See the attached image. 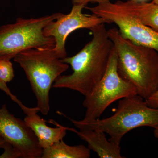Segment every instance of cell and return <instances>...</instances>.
Here are the masks:
<instances>
[{"label":"cell","mask_w":158,"mask_h":158,"mask_svg":"<svg viewBox=\"0 0 158 158\" xmlns=\"http://www.w3.org/2000/svg\"><path fill=\"white\" fill-rule=\"evenodd\" d=\"M105 24L98 25L90 29L92 39L77 53L62 59L70 65L73 72L59 77L53 88H67L85 96L102 78L113 48Z\"/></svg>","instance_id":"obj_1"},{"label":"cell","mask_w":158,"mask_h":158,"mask_svg":"<svg viewBox=\"0 0 158 158\" xmlns=\"http://www.w3.org/2000/svg\"><path fill=\"white\" fill-rule=\"evenodd\" d=\"M117 58L118 73L144 100L158 90V52L125 39L118 29L108 30Z\"/></svg>","instance_id":"obj_2"},{"label":"cell","mask_w":158,"mask_h":158,"mask_svg":"<svg viewBox=\"0 0 158 158\" xmlns=\"http://www.w3.org/2000/svg\"><path fill=\"white\" fill-rule=\"evenodd\" d=\"M144 99L138 94L121 99L115 113L108 118L88 122L69 118L79 130L102 131L110 135V141L120 145L123 136L134 129L158 127V108L149 107Z\"/></svg>","instance_id":"obj_3"},{"label":"cell","mask_w":158,"mask_h":158,"mask_svg":"<svg viewBox=\"0 0 158 158\" xmlns=\"http://www.w3.org/2000/svg\"><path fill=\"white\" fill-rule=\"evenodd\" d=\"M53 48L31 49L14 58L27 78L37 101V108L43 115L50 110V91L57 79L69 67L55 54Z\"/></svg>","instance_id":"obj_4"},{"label":"cell","mask_w":158,"mask_h":158,"mask_svg":"<svg viewBox=\"0 0 158 158\" xmlns=\"http://www.w3.org/2000/svg\"><path fill=\"white\" fill-rule=\"evenodd\" d=\"M62 14L56 12L38 18H18L13 23L0 27V60H11L31 49L53 48L55 40L44 35V29Z\"/></svg>","instance_id":"obj_5"},{"label":"cell","mask_w":158,"mask_h":158,"mask_svg":"<svg viewBox=\"0 0 158 158\" xmlns=\"http://www.w3.org/2000/svg\"><path fill=\"white\" fill-rule=\"evenodd\" d=\"M135 94H138L135 87L118 73L117 55L113 46L104 75L85 96L83 105L86 113L81 120L88 122L96 120L114 102Z\"/></svg>","instance_id":"obj_6"},{"label":"cell","mask_w":158,"mask_h":158,"mask_svg":"<svg viewBox=\"0 0 158 158\" xmlns=\"http://www.w3.org/2000/svg\"><path fill=\"white\" fill-rule=\"evenodd\" d=\"M85 8L92 14L106 20L109 23H115L125 39L158 52V32L135 18L123 6L120 1L115 2L109 1Z\"/></svg>","instance_id":"obj_7"},{"label":"cell","mask_w":158,"mask_h":158,"mask_svg":"<svg viewBox=\"0 0 158 158\" xmlns=\"http://www.w3.org/2000/svg\"><path fill=\"white\" fill-rule=\"evenodd\" d=\"M0 136L10 148V158H41L43 149L34 133L9 112L6 104L0 108Z\"/></svg>","instance_id":"obj_8"},{"label":"cell","mask_w":158,"mask_h":158,"mask_svg":"<svg viewBox=\"0 0 158 158\" xmlns=\"http://www.w3.org/2000/svg\"><path fill=\"white\" fill-rule=\"evenodd\" d=\"M86 6L73 5L70 12L61 14L44 29L45 36L52 37L55 40L53 50L60 59L67 57L65 42L69 34L81 29H90L102 23H109L106 20L93 14H85L83 10Z\"/></svg>","instance_id":"obj_9"},{"label":"cell","mask_w":158,"mask_h":158,"mask_svg":"<svg viewBox=\"0 0 158 158\" xmlns=\"http://www.w3.org/2000/svg\"><path fill=\"white\" fill-rule=\"evenodd\" d=\"M39 112L37 107L26 114L24 121L32 130L37 138L40 146L43 149L47 148L58 141L63 140L66 135L65 127L53 119L49 121L56 127H49L47 121L37 114Z\"/></svg>","instance_id":"obj_10"},{"label":"cell","mask_w":158,"mask_h":158,"mask_svg":"<svg viewBox=\"0 0 158 158\" xmlns=\"http://www.w3.org/2000/svg\"><path fill=\"white\" fill-rule=\"evenodd\" d=\"M88 143V148L97 154L100 158H122L120 145L108 140L105 133L98 130L77 131L73 128L65 127Z\"/></svg>","instance_id":"obj_11"},{"label":"cell","mask_w":158,"mask_h":158,"mask_svg":"<svg viewBox=\"0 0 158 158\" xmlns=\"http://www.w3.org/2000/svg\"><path fill=\"white\" fill-rule=\"evenodd\" d=\"M122 5L135 18L158 32V5L135 0L120 1Z\"/></svg>","instance_id":"obj_12"},{"label":"cell","mask_w":158,"mask_h":158,"mask_svg":"<svg viewBox=\"0 0 158 158\" xmlns=\"http://www.w3.org/2000/svg\"><path fill=\"white\" fill-rule=\"evenodd\" d=\"M90 149L84 145L70 146L63 140L43 150L42 158H88Z\"/></svg>","instance_id":"obj_13"},{"label":"cell","mask_w":158,"mask_h":158,"mask_svg":"<svg viewBox=\"0 0 158 158\" xmlns=\"http://www.w3.org/2000/svg\"><path fill=\"white\" fill-rule=\"evenodd\" d=\"M14 77V69L11 60H0V80L7 84L11 82Z\"/></svg>","instance_id":"obj_14"},{"label":"cell","mask_w":158,"mask_h":158,"mask_svg":"<svg viewBox=\"0 0 158 158\" xmlns=\"http://www.w3.org/2000/svg\"><path fill=\"white\" fill-rule=\"evenodd\" d=\"M0 90H2L3 92H5L7 95H8L11 98L13 102L16 103L19 106V107L23 111L24 113H25V112H27L29 110L30 107H28L25 106L23 103L15 95L11 92V90L7 86V84L1 81V80H0Z\"/></svg>","instance_id":"obj_15"},{"label":"cell","mask_w":158,"mask_h":158,"mask_svg":"<svg viewBox=\"0 0 158 158\" xmlns=\"http://www.w3.org/2000/svg\"><path fill=\"white\" fill-rule=\"evenodd\" d=\"M144 100L149 107L158 108V90L152 95Z\"/></svg>","instance_id":"obj_16"},{"label":"cell","mask_w":158,"mask_h":158,"mask_svg":"<svg viewBox=\"0 0 158 158\" xmlns=\"http://www.w3.org/2000/svg\"><path fill=\"white\" fill-rule=\"evenodd\" d=\"M111 1L112 0H71V2L73 5H83L86 6L89 3L99 4Z\"/></svg>","instance_id":"obj_17"},{"label":"cell","mask_w":158,"mask_h":158,"mask_svg":"<svg viewBox=\"0 0 158 158\" xmlns=\"http://www.w3.org/2000/svg\"><path fill=\"white\" fill-rule=\"evenodd\" d=\"M7 144L6 141L0 136V148H3L4 149L7 146Z\"/></svg>","instance_id":"obj_18"},{"label":"cell","mask_w":158,"mask_h":158,"mask_svg":"<svg viewBox=\"0 0 158 158\" xmlns=\"http://www.w3.org/2000/svg\"><path fill=\"white\" fill-rule=\"evenodd\" d=\"M154 129V135L156 138H158V127L155 128Z\"/></svg>","instance_id":"obj_19"},{"label":"cell","mask_w":158,"mask_h":158,"mask_svg":"<svg viewBox=\"0 0 158 158\" xmlns=\"http://www.w3.org/2000/svg\"><path fill=\"white\" fill-rule=\"evenodd\" d=\"M152 2L153 3H155V4L158 5V0H152Z\"/></svg>","instance_id":"obj_20"},{"label":"cell","mask_w":158,"mask_h":158,"mask_svg":"<svg viewBox=\"0 0 158 158\" xmlns=\"http://www.w3.org/2000/svg\"><path fill=\"white\" fill-rule=\"evenodd\" d=\"M135 1H138V2H146L147 0H135Z\"/></svg>","instance_id":"obj_21"}]
</instances>
